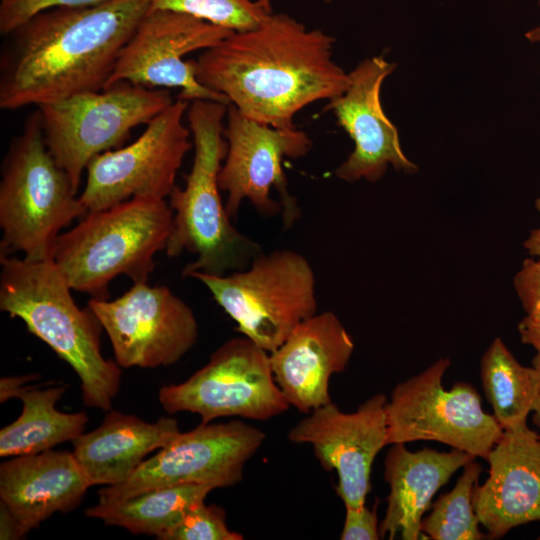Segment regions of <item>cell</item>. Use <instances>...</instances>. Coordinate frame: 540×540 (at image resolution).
I'll return each mask as SVG.
<instances>
[{"instance_id": "obj_13", "label": "cell", "mask_w": 540, "mask_h": 540, "mask_svg": "<svg viewBox=\"0 0 540 540\" xmlns=\"http://www.w3.org/2000/svg\"><path fill=\"white\" fill-rule=\"evenodd\" d=\"M265 437L262 430L241 420L201 422L143 461L126 481L101 488L99 500L123 499L180 484L212 489L234 486Z\"/></svg>"}, {"instance_id": "obj_14", "label": "cell", "mask_w": 540, "mask_h": 540, "mask_svg": "<svg viewBox=\"0 0 540 540\" xmlns=\"http://www.w3.org/2000/svg\"><path fill=\"white\" fill-rule=\"evenodd\" d=\"M88 308L107 333L122 368L170 366L198 339L192 309L164 285L135 283L114 300L91 298Z\"/></svg>"}, {"instance_id": "obj_16", "label": "cell", "mask_w": 540, "mask_h": 540, "mask_svg": "<svg viewBox=\"0 0 540 540\" xmlns=\"http://www.w3.org/2000/svg\"><path fill=\"white\" fill-rule=\"evenodd\" d=\"M387 397L375 394L346 413L336 404L323 405L288 432L293 443H307L327 470L338 476L336 492L345 508H361L370 491L373 462L387 446Z\"/></svg>"}, {"instance_id": "obj_28", "label": "cell", "mask_w": 540, "mask_h": 540, "mask_svg": "<svg viewBox=\"0 0 540 540\" xmlns=\"http://www.w3.org/2000/svg\"><path fill=\"white\" fill-rule=\"evenodd\" d=\"M244 536L231 531L226 524V512L217 504L205 501L192 506L170 528L161 540H242Z\"/></svg>"}, {"instance_id": "obj_33", "label": "cell", "mask_w": 540, "mask_h": 540, "mask_svg": "<svg viewBox=\"0 0 540 540\" xmlns=\"http://www.w3.org/2000/svg\"><path fill=\"white\" fill-rule=\"evenodd\" d=\"M0 513V538L3 539H18L22 537L19 527L12 515L1 506Z\"/></svg>"}, {"instance_id": "obj_26", "label": "cell", "mask_w": 540, "mask_h": 540, "mask_svg": "<svg viewBox=\"0 0 540 540\" xmlns=\"http://www.w3.org/2000/svg\"><path fill=\"white\" fill-rule=\"evenodd\" d=\"M482 466L475 459L463 467V473L454 487L441 495L431 506V512L423 517V539L433 540H482L488 539L480 528L474 507V490L478 484Z\"/></svg>"}, {"instance_id": "obj_27", "label": "cell", "mask_w": 540, "mask_h": 540, "mask_svg": "<svg viewBox=\"0 0 540 540\" xmlns=\"http://www.w3.org/2000/svg\"><path fill=\"white\" fill-rule=\"evenodd\" d=\"M150 10H172L233 30L259 25L270 13L257 0H149Z\"/></svg>"}, {"instance_id": "obj_11", "label": "cell", "mask_w": 540, "mask_h": 540, "mask_svg": "<svg viewBox=\"0 0 540 540\" xmlns=\"http://www.w3.org/2000/svg\"><path fill=\"white\" fill-rule=\"evenodd\" d=\"M224 136L227 154L218 176L226 193L225 208L236 219L240 206L248 200L264 217L282 214L285 229L301 215L297 201L288 191L282 168L284 157L298 159L312 147L309 136L295 128H276L240 112L229 104Z\"/></svg>"}, {"instance_id": "obj_29", "label": "cell", "mask_w": 540, "mask_h": 540, "mask_svg": "<svg viewBox=\"0 0 540 540\" xmlns=\"http://www.w3.org/2000/svg\"><path fill=\"white\" fill-rule=\"evenodd\" d=\"M513 283L525 312L517 326L520 340L540 353V263L525 259Z\"/></svg>"}, {"instance_id": "obj_34", "label": "cell", "mask_w": 540, "mask_h": 540, "mask_svg": "<svg viewBox=\"0 0 540 540\" xmlns=\"http://www.w3.org/2000/svg\"><path fill=\"white\" fill-rule=\"evenodd\" d=\"M535 208L540 214V197L535 200ZM523 246L527 252L535 257V260L540 263V225L530 232L529 236L524 241Z\"/></svg>"}, {"instance_id": "obj_23", "label": "cell", "mask_w": 540, "mask_h": 540, "mask_svg": "<svg viewBox=\"0 0 540 540\" xmlns=\"http://www.w3.org/2000/svg\"><path fill=\"white\" fill-rule=\"evenodd\" d=\"M62 385L23 387L16 395L23 403L19 417L0 431V456H19L50 450L73 441L86 427V412L64 413L56 403L65 393Z\"/></svg>"}, {"instance_id": "obj_18", "label": "cell", "mask_w": 540, "mask_h": 540, "mask_svg": "<svg viewBox=\"0 0 540 540\" xmlns=\"http://www.w3.org/2000/svg\"><path fill=\"white\" fill-rule=\"evenodd\" d=\"M353 351L351 335L333 312L326 311L300 323L269 358L290 406L310 413L332 402L329 380L346 369Z\"/></svg>"}, {"instance_id": "obj_6", "label": "cell", "mask_w": 540, "mask_h": 540, "mask_svg": "<svg viewBox=\"0 0 540 540\" xmlns=\"http://www.w3.org/2000/svg\"><path fill=\"white\" fill-rule=\"evenodd\" d=\"M50 154L39 112L30 113L7 149L0 180V255L51 259L61 230L88 210Z\"/></svg>"}, {"instance_id": "obj_31", "label": "cell", "mask_w": 540, "mask_h": 540, "mask_svg": "<svg viewBox=\"0 0 540 540\" xmlns=\"http://www.w3.org/2000/svg\"><path fill=\"white\" fill-rule=\"evenodd\" d=\"M380 538L376 508H346L340 539L377 540Z\"/></svg>"}, {"instance_id": "obj_1", "label": "cell", "mask_w": 540, "mask_h": 540, "mask_svg": "<svg viewBox=\"0 0 540 540\" xmlns=\"http://www.w3.org/2000/svg\"><path fill=\"white\" fill-rule=\"evenodd\" d=\"M334 43L323 30L272 12L256 27L233 31L203 50L193 60L195 75L247 117L295 128L299 111L349 87V73L333 60Z\"/></svg>"}, {"instance_id": "obj_9", "label": "cell", "mask_w": 540, "mask_h": 540, "mask_svg": "<svg viewBox=\"0 0 540 540\" xmlns=\"http://www.w3.org/2000/svg\"><path fill=\"white\" fill-rule=\"evenodd\" d=\"M449 367V358H440L393 388L386 403L387 444L431 440L487 460L504 431L484 411L472 384L444 389Z\"/></svg>"}, {"instance_id": "obj_10", "label": "cell", "mask_w": 540, "mask_h": 540, "mask_svg": "<svg viewBox=\"0 0 540 540\" xmlns=\"http://www.w3.org/2000/svg\"><path fill=\"white\" fill-rule=\"evenodd\" d=\"M158 399L167 413L198 414L202 423L222 417L264 421L290 408L269 353L245 336L223 343L187 380L162 386Z\"/></svg>"}, {"instance_id": "obj_2", "label": "cell", "mask_w": 540, "mask_h": 540, "mask_svg": "<svg viewBox=\"0 0 540 540\" xmlns=\"http://www.w3.org/2000/svg\"><path fill=\"white\" fill-rule=\"evenodd\" d=\"M149 0L43 10L4 35L0 108L17 110L105 89Z\"/></svg>"}, {"instance_id": "obj_4", "label": "cell", "mask_w": 540, "mask_h": 540, "mask_svg": "<svg viewBox=\"0 0 540 540\" xmlns=\"http://www.w3.org/2000/svg\"><path fill=\"white\" fill-rule=\"evenodd\" d=\"M227 108L216 101L194 100L186 112L194 157L184 188L175 186L168 197L173 221L165 249L171 258L184 251L196 256L182 277L240 271L262 252L258 243L234 227L220 196L218 176L228 147L223 123Z\"/></svg>"}, {"instance_id": "obj_22", "label": "cell", "mask_w": 540, "mask_h": 540, "mask_svg": "<svg viewBox=\"0 0 540 540\" xmlns=\"http://www.w3.org/2000/svg\"><path fill=\"white\" fill-rule=\"evenodd\" d=\"M181 431L172 417L146 422L135 415L109 412L93 431L73 440V455L91 486L126 481L147 455L168 445Z\"/></svg>"}, {"instance_id": "obj_3", "label": "cell", "mask_w": 540, "mask_h": 540, "mask_svg": "<svg viewBox=\"0 0 540 540\" xmlns=\"http://www.w3.org/2000/svg\"><path fill=\"white\" fill-rule=\"evenodd\" d=\"M0 265L1 311L22 320L30 333L71 366L87 407L110 410L120 388L121 369L102 355L103 328L95 314L76 304L52 259L0 255Z\"/></svg>"}, {"instance_id": "obj_37", "label": "cell", "mask_w": 540, "mask_h": 540, "mask_svg": "<svg viewBox=\"0 0 540 540\" xmlns=\"http://www.w3.org/2000/svg\"><path fill=\"white\" fill-rule=\"evenodd\" d=\"M257 1L260 2L269 12H273L272 6H271V0H257Z\"/></svg>"}, {"instance_id": "obj_8", "label": "cell", "mask_w": 540, "mask_h": 540, "mask_svg": "<svg viewBox=\"0 0 540 540\" xmlns=\"http://www.w3.org/2000/svg\"><path fill=\"white\" fill-rule=\"evenodd\" d=\"M174 102L168 90L119 82L37 107L45 144L78 191L97 155L118 149L133 128L148 124Z\"/></svg>"}, {"instance_id": "obj_7", "label": "cell", "mask_w": 540, "mask_h": 540, "mask_svg": "<svg viewBox=\"0 0 540 540\" xmlns=\"http://www.w3.org/2000/svg\"><path fill=\"white\" fill-rule=\"evenodd\" d=\"M189 277L206 286L239 333L268 353L317 313L314 271L293 250L262 251L247 268L229 275L193 272Z\"/></svg>"}, {"instance_id": "obj_32", "label": "cell", "mask_w": 540, "mask_h": 540, "mask_svg": "<svg viewBox=\"0 0 540 540\" xmlns=\"http://www.w3.org/2000/svg\"><path fill=\"white\" fill-rule=\"evenodd\" d=\"M37 378L36 374L24 376H6L0 380V402H5L25 387V384Z\"/></svg>"}, {"instance_id": "obj_35", "label": "cell", "mask_w": 540, "mask_h": 540, "mask_svg": "<svg viewBox=\"0 0 540 540\" xmlns=\"http://www.w3.org/2000/svg\"><path fill=\"white\" fill-rule=\"evenodd\" d=\"M532 366H534L537 369L539 373V379H540V353H536L535 356L533 357ZM532 421L538 429L537 433L540 438V384H539V391H538L537 399L535 401V404L532 410Z\"/></svg>"}, {"instance_id": "obj_20", "label": "cell", "mask_w": 540, "mask_h": 540, "mask_svg": "<svg viewBox=\"0 0 540 540\" xmlns=\"http://www.w3.org/2000/svg\"><path fill=\"white\" fill-rule=\"evenodd\" d=\"M91 486L73 452L47 450L0 465V500L22 536L54 513L78 507Z\"/></svg>"}, {"instance_id": "obj_30", "label": "cell", "mask_w": 540, "mask_h": 540, "mask_svg": "<svg viewBox=\"0 0 540 540\" xmlns=\"http://www.w3.org/2000/svg\"><path fill=\"white\" fill-rule=\"evenodd\" d=\"M110 0H0V33L2 36L33 15L55 7H87Z\"/></svg>"}, {"instance_id": "obj_19", "label": "cell", "mask_w": 540, "mask_h": 540, "mask_svg": "<svg viewBox=\"0 0 540 540\" xmlns=\"http://www.w3.org/2000/svg\"><path fill=\"white\" fill-rule=\"evenodd\" d=\"M488 477L476 485L474 507L488 539L540 521V438L529 426L504 432L487 460Z\"/></svg>"}, {"instance_id": "obj_12", "label": "cell", "mask_w": 540, "mask_h": 540, "mask_svg": "<svg viewBox=\"0 0 540 540\" xmlns=\"http://www.w3.org/2000/svg\"><path fill=\"white\" fill-rule=\"evenodd\" d=\"M189 102L176 99L152 119L131 144L95 156L79 196L88 212L133 198L165 200L176 186L178 170L193 148L183 122Z\"/></svg>"}, {"instance_id": "obj_36", "label": "cell", "mask_w": 540, "mask_h": 540, "mask_svg": "<svg viewBox=\"0 0 540 540\" xmlns=\"http://www.w3.org/2000/svg\"><path fill=\"white\" fill-rule=\"evenodd\" d=\"M538 5L540 7V0L538 1ZM525 37L532 43H540V25L527 31Z\"/></svg>"}, {"instance_id": "obj_25", "label": "cell", "mask_w": 540, "mask_h": 540, "mask_svg": "<svg viewBox=\"0 0 540 540\" xmlns=\"http://www.w3.org/2000/svg\"><path fill=\"white\" fill-rule=\"evenodd\" d=\"M480 378L493 416L504 432L527 425L539 391L537 369L523 366L503 340L495 338L480 361Z\"/></svg>"}, {"instance_id": "obj_15", "label": "cell", "mask_w": 540, "mask_h": 540, "mask_svg": "<svg viewBox=\"0 0 540 540\" xmlns=\"http://www.w3.org/2000/svg\"><path fill=\"white\" fill-rule=\"evenodd\" d=\"M233 30L172 10H148L120 52L108 88L119 82L146 87L179 88L187 102L211 100L229 105L222 94L196 78L185 55L217 45Z\"/></svg>"}, {"instance_id": "obj_5", "label": "cell", "mask_w": 540, "mask_h": 540, "mask_svg": "<svg viewBox=\"0 0 540 540\" xmlns=\"http://www.w3.org/2000/svg\"><path fill=\"white\" fill-rule=\"evenodd\" d=\"M172 221L168 202L157 199L133 198L88 212L57 237L51 259L72 290L108 299L117 276L133 284L148 281L156 253L166 249Z\"/></svg>"}, {"instance_id": "obj_17", "label": "cell", "mask_w": 540, "mask_h": 540, "mask_svg": "<svg viewBox=\"0 0 540 540\" xmlns=\"http://www.w3.org/2000/svg\"><path fill=\"white\" fill-rule=\"evenodd\" d=\"M395 68L382 55L364 59L349 73L347 90L325 106L354 142L353 151L334 171L343 181L377 182L389 166L407 174L418 171L403 152L398 130L381 104V87Z\"/></svg>"}, {"instance_id": "obj_24", "label": "cell", "mask_w": 540, "mask_h": 540, "mask_svg": "<svg viewBox=\"0 0 540 540\" xmlns=\"http://www.w3.org/2000/svg\"><path fill=\"white\" fill-rule=\"evenodd\" d=\"M213 489L199 484H180L123 499L98 500L85 514L106 525L157 539L172 528L192 506L205 501Z\"/></svg>"}, {"instance_id": "obj_21", "label": "cell", "mask_w": 540, "mask_h": 540, "mask_svg": "<svg viewBox=\"0 0 540 540\" xmlns=\"http://www.w3.org/2000/svg\"><path fill=\"white\" fill-rule=\"evenodd\" d=\"M475 457L452 448L440 452L423 448L412 452L404 443L392 444L384 461V480L389 485L380 537L422 539L423 515L431 508L437 491L452 475Z\"/></svg>"}]
</instances>
